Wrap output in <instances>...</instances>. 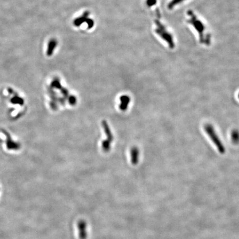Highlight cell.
<instances>
[{"label":"cell","mask_w":239,"mask_h":239,"mask_svg":"<svg viewBox=\"0 0 239 239\" xmlns=\"http://www.w3.org/2000/svg\"><path fill=\"white\" fill-rule=\"evenodd\" d=\"M188 13L189 16V22L197 31L200 36V42L206 45L209 44L210 42V35L206 32V28L204 24L199 20L191 11H189Z\"/></svg>","instance_id":"cell-1"},{"label":"cell","mask_w":239,"mask_h":239,"mask_svg":"<svg viewBox=\"0 0 239 239\" xmlns=\"http://www.w3.org/2000/svg\"><path fill=\"white\" fill-rule=\"evenodd\" d=\"M204 129L210 140L214 144L219 153L221 154L225 153V148L222 141L220 139L218 135L215 131L214 126L210 124H206L204 126Z\"/></svg>","instance_id":"cell-2"},{"label":"cell","mask_w":239,"mask_h":239,"mask_svg":"<svg viewBox=\"0 0 239 239\" xmlns=\"http://www.w3.org/2000/svg\"><path fill=\"white\" fill-rule=\"evenodd\" d=\"M156 28L155 31L157 34L168 44V46L171 48H173L174 47V43L172 35L166 29L165 25H162L161 22L156 21Z\"/></svg>","instance_id":"cell-3"},{"label":"cell","mask_w":239,"mask_h":239,"mask_svg":"<svg viewBox=\"0 0 239 239\" xmlns=\"http://www.w3.org/2000/svg\"><path fill=\"white\" fill-rule=\"evenodd\" d=\"M57 46V41L55 39H52L48 42V48L47 51V54L48 56H50L53 54V53L54 50L56 49Z\"/></svg>","instance_id":"cell-4"},{"label":"cell","mask_w":239,"mask_h":239,"mask_svg":"<svg viewBox=\"0 0 239 239\" xmlns=\"http://www.w3.org/2000/svg\"><path fill=\"white\" fill-rule=\"evenodd\" d=\"M231 139L232 143L235 145L239 143V131L237 129H234L231 131Z\"/></svg>","instance_id":"cell-5"},{"label":"cell","mask_w":239,"mask_h":239,"mask_svg":"<svg viewBox=\"0 0 239 239\" xmlns=\"http://www.w3.org/2000/svg\"><path fill=\"white\" fill-rule=\"evenodd\" d=\"M88 16V13L85 12V13H84V14H83L82 16L80 17H78V18L75 19V21H74L75 25L79 26V25H82V23L84 22V21H86V20H87L86 18H87Z\"/></svg>","instance_id":"cell-6"},{"label":"cell","mask_w":239,"mask_h":239,"mask_svg":"<svg viewBox=\"0 0 239 239\" xmlns=\"http://www.w3.org/2000/svg\"><path fill=\"white\" fill-rule=\"evenodd\" d=\"M185 0H172L168 5V8L169 9H172L174 8L175 6L178 5V4L183 2Z\"/></svg>","instance_id":"cell-7"},{"label":"cell","mask_w":239,"mask_h":239,"mask_svg":"<svg viewBox=\"0 0 239 239\" xmlns=\"http://www.w3.org/2000/svg\"><path fill=\"white\" fill-rule=\"evenodd\" d=\"M12 102L15 104H23V101L19 97H15L12 100Z\"/></svg>","instance_id":"cell-8"},{"label":"cell","mask_w":239,"mask_h":239,"mask_svg":"<svg viewBox=\"0 0 239 239\" xmlns=\"http://www.w3.org/2000/svg\"><path fill=\"white\" fill-rule=\"evenodd\" d=\"M156 0H148L147 2V5L149 6H151V7L155 5V4H156Z\"/></svg>","instance_id":"cell-9"},{"label":"cell","mask_w":239,"mask_h":239,"mask_svg":"<svg viewBox=\"0 0 239 239\" xmlns=\"http://www.w3.org/2000/svg\"><path fill=\"white\" fill-rule=\"evenodd\" d=\"M238 98H239V94H238Z\"/></svg>","instance_id":"cell-10"}]
</instances>
